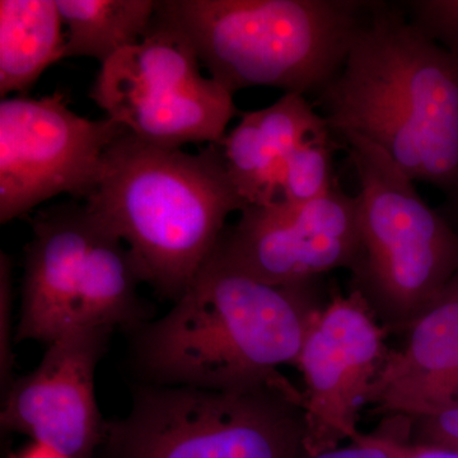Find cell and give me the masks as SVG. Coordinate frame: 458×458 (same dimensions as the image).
Masks as SVG:
<instances>
[{
	"instance_id": "9c48e42d",
	"label": "cell",
	"mask_w": 458,
	"mask_h": 458,
	"mask_svg": "<svg viewBox=\"0 0 458 458\" xmlns=\"http://www.w3.org/2000/svg\"><path fill=\"white\" fill-rule=\"evenodd\" d=\"M126 131L110 117L90 120L74 114L59 90L41 98H2L0 223L57 195L87 200L108 148Z\"/></svg>"
},
{
	"instance_id": "2e32d148",
	"label": "cell",
	"mask_w": 458,
	"mask_h": 458,
	"mask_svg": "<svg viewBox=\"0 0 458 458\" xmlns=\"http://www.w3.org/2000/svg\"><path fill=\"white\" fill-rule=\"evenodd\" d=\"M68 27L64 57L87 56L101 65L149 32L153 0H56Z\"/></svg>"
},
{
	"instance_id": "ffe728a7",
	"label": "cell",
	"mask_w": 458,
	"mask_h": 458,
	"mask_svg": "<svg viewBox=\"0 0 458 458\" xmlns=\"http://www.w3.org/2000/svg\"><path fill=\"white\" fill-rule=\"evenodd\" d=\"M11 260L2 252L0 260V372H2L3 391H7L12 385V276Z\"/></svg>"
},
{
	"instance_id": "e0dca14e",
	"label": "cell",
	"mask_w": 458,
	"mask_h": 458,
	"mask_svg": "<svg viewBox=\"0 0 458 458\" xmlns=\"http://www.w3.org/2000/svg\"><path fill=\"white\" fill-rule=\"evenodd\" d=\"M334 150L331 131L315 135L295 147L285 161L279 200L303 205L327 195L336 185Z\"/></svg>"
},
{
	"instance_id": "9a60e30c",
	"label": "cell",
	"mask_w": 458,
	"mask_h": 458,
	"mask_svg": "<svg viewBox=\"0 0 458 458\" xmlns=\"http://www.w3.org/2000/svg\"><path fill=\"white\" fill-rule=\"evenodd\" d=\"M56 0L0 2V96L26 93L65 53Z\"/></svg>"
},
{
	"instance_id": "6da1fadb",
	"label": "cell",
	"mask_w": 458,
	"mask_h": 458,
	"mask_svg": "<svg viewBox=\"0 0 458 458\" xmlns=\"http://www.w3.org/2000/svg\"><path fill=\"white\" fill-rule=\"evenodd\" d=\"M318 105L331 131L372 141L414 182L458 200V55L412 25L403 7L369 2Z\"/></svg>"
},
{
	"instance_id": "52a82bcc",
	"label": "cell",
	"mask_w": 458,
	"mask_h": 458,
	"mask_svg": "<svg viewBox=\"0 0 458 458\" xmlns=\"http://www.w3.org/2000/svg\"><path fill=\"white\" fill-rule=\"evenodd\" d=\"M18 343H51L83 328L137 324L141 283L128 247L87 209L66 203L32 219Z\"/></svg>"
},
{
	"instance_id": "7a4b0ae2",
	"label": "cell",
	"mask_w": 458,
	"mask_h": 458,
	"mask_svg": "<svg viewBox=\"0 0 458 458\" xmlns=\"http://www.w3.org/2000/svg\"><path fill=\"white\" fill-rule=\"evenodd\" d=\"M316 279L270 285L210 256L170 312L141 331L137 361L159 386L240 387L297 366L324 309Z\"/></svg>"
},
{
	"instance_id": "5bb4252c",
	"label": "cell",
	"mask_w": 458,
	"mask_h": 458,
	"mask_svg": "<svg viewBox=\"0 0 458 458\" xmlns=\"http://www.w3.org/2000/svg\"><path fill=\"white\" fill-rule=\"evenodd\" d=\"M331 131L316 108L297 93L270 106L241 113L240 123L218 144L229 179L247 205L279 200L286 158L303 140Z\"/></svg>"
},
{
	"instance_id": "4fadbf2b",
	"label": "cell",
	"mask_w": 458,
	"mask_h": 458,
	"mask_svg": "<svg viewBox=\"0 0 458 458\" xmlns=\"http://www.w3.org/2000/svg\"><path fill=\"white\" fill-rule=\"evenodd\" d=\"M366 403L386 417L417 418L458 405V276L388 351Z\"/></svg>"
},
{
	"instance_id": "30bf717a",
	"label": "cell",
	"mask_w": 458,
	"mask_h": 458,
	"mask_svg": "<svg viewBox=\"0 0 458 458\" xmlns=\"http://www.w3.org/2000/svg\"><path fill=\"white\" fill-rule=\"evenodd\" d=\"M360 246V198L336 183L309 204L246 205L212 258L259 282L286 286L343 267L352 271Z\"/></svg>"
},
{
	"instance_id": "44dd1931",
	"label": "cell",
	"mask_w": 458,
	"mask_h": 458,
	"mask_svg": "<svg viewBox=\"0 0 458 458\" xmlns=\"http://www.w3.org/2000/svg\"><path fill=\"white\" fill-rule=\"evenodd\" d=\"M384 424L377 432L367 434V437L384 448L390 458H458L457 451L411 445L406 441L396 421L386 419Z\"/></svg>"
},
{
	"instance_id": "7402d4cb",
	"label": "cell",
	"mask_w": 458,
	"mask_h": 458,
	"mask_svg": "<svg viewBox=\"0 0 458 458\" xmlns=\"http://www.w3.org/2000/svg\"><path fill=\"white\" fill-rule=\"evenodd\" d=\"M304 458H390L384 448L370 441L367 434H360L355 441L348 447H337L335 450L322 452V454H307Z\"/></svg>"
},
{
	"instance_id": "5b68a950",
	"label": "cell",
	"mask_w": 458,
	"mask_h": 458,
	"mask_svg": "<svg viewBox=\"0 0 458 458\" xmlns=\"http://www.w3.org/2000/svg\"><path fill=\"white\" fill-rule=\"evenodd\" d=\"M345 141L360 183V255L352 288L387 333H408L458 276V233L384 149Z\"/></svg>"
},
{
	"instance_id": "7c38bea8",
	"label": "cell",
	"mask_w": 458,
	"mask_h": 458,
	"mask_svg": "<svg viewBox=\"0 0 458 458\" xmlns=\"http://www.w3.org/2000/svg\"><path fill=\"white\" fill-rule=\"evenodd\" d=\"M111 333L83 328L47 345L38 369L5 391L3 429L26 434L68 458H95L106 432L95 372Z\"/></svg>"
},
{
	"instance_id": "ba28073f",
	"label": "cell",
	"mask_w": 458,
	"mask_h": 458,
	"mask_svg": "<svg viewBox=\"0 0 458 458\" xmlns=\"http://www.w3.org/2000/svg\"><path fill=\"white\" fill-rule=\"evenodd\" d=\"M233 96L200 73L185 36L155 17L149 32L101 65L89 98L140 140L155 146L219 144L238 113Z\"/></svg>"
},
{
	"instance_id": "8fae6325",
	"label": "cell",
	"mask_w": 458,
	"mask_h": 458,
	"mask_svg": "<svg viewBox=\"0 0 458 458\" xmlns=\"http://www.w3.org/2000/svg\"><path fill=\"white\" fill-rule=\"evenodd\" d=\"M387 330L358 292L334 293L313 321L297 366L303 373L307 454L355 441L358 412L390 349Z\"/></svg>"
},
{
	"instance_id": "3957f363",
	"label": "cell",
	"mask_w": 458,
	"mask_h": 458,
	"mask_svg": "<svg viewBox=\"0 0 458 458\" xmlns=\"http://www.w3.org/2000/svg\"><path fill=\"white\" fill-rule=\"evenodd\" d=\"M218 144L199 153L131 132L108 148L87 209L128 245L141 282L176 301L209 260L227 219L246 207Z\"/></svg>"
},
{
	"instance_id": "603a6c76",
	"label": "cell",
	"mask_w": 458,
	"mask_h": 458,
	"mask_svg": "<svg viewBox=\"0 0 458 458\" xmlns=\"http://www.w3.org/2000/svg\"><path fill=\"white\" fill-rule=\"evenodd\" d=\"M11 458H68L63 456L62 454L47 447V445H41V443L33 442L32 445L21 451L20 454H14Z\"/></svg>"
},
{
	"instance_id": "d6986e66",
	"label": "cell",
	"mask_w": 458,
	"mask_h": 458,
	"mask_svg": "<svg viewBox=\"0 0 458 458\" xmlns=\"http://www.w3.org/2000/svg\"><path fill=\"white\" fill-rule=\"evenodd\" d=\"M403 437L411 445L458 452V405L423 417L405 418Z\"/></svg>"
},
{
	"instance_id": "277c9868",
	"label": "cell",
	"mask_w": 458,
	"mask_h": 458,
	"mask_svg": "<svg viewBox=\"0 0 458 458\" xmlns=\"http://www.w3.org/2000/svg\"><path fill=\"white\" fill-rule=\"evenodd\" d=\"M369 2L162 0L156 16L185 36L232 95L251 87L319 92L342 71Z\"/></svg>"
},
{
	"instance_id": "8992f818",
	"label": "cell",
	"mask_w": 458,
	"mask_h": 458,
	"mask_svg": "<svg viewBox=\"0 0 458 458\" xmlns=\"http://www.w3.org/2000/svg\"><path fill=\"white\" fill-rule=\"evenodd\" d=\"M303 393L284 376L240 387L155 386L108 424L104 458H304Z\"/></svg>"
},
{
	"instance_id": "ac0fdd59",
	"label": "cell",
	"mask_w": 458,
	"mask_h": 458,
	"mask_svg": "<svg viewBox=\"0 0 458 458\" xmlns=\"http://www.w3.org/2000/svg\"><path fill=\"white\" fill-rule=\"evenodd\" d=\"M403 8L412 25L458 55V0H414Z\"/></svg>"
}]
</instances>
